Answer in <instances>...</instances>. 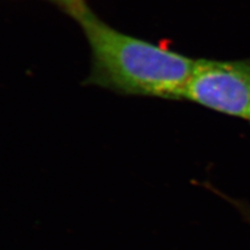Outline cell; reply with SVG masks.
Returning <instances> with one entry per match:
<instances>
[{"label": "cell", "mask_w": 250, "mask_h": 250, "mask_svg": "<svg viewBox=\"0 0 250 250\" xmlns=\"http://www.w3.org/2000/svg\"><path fill=\"white\" fill-rule=\"evenodd\" d=\"M183 100L250 122V62L196 60Z\"/></svg>", "instance_id": "2"}, {"label": "cell", "mask_w": 250, "mask_h": 250, "mask_svg": "<svg viewBox=\"0 0 250 250\" xmlns=\"http://www.w3.org/2000/svg\"><path fill=\"white\" fill-rule=\"evenodd\" d=\"M48 1L58 5L61 10L69 15L83 0H48Z\"/></svg>", "instance_id": "3"}, {"label": "cell", "mask_w": 250, "mask_h": 250, "mask_svg": "<svg viewBox=\"0 0 250 250\" xmlns=\"http://www.w3.org/2000/svg\"><path fill=\"white\" fill-rule=\"evenodd\" d=\"M69 15L90 46L92 68L85 84L122 95L183 100L196 60L112 27L85 0Z\"/></svg>", "instance_id": "1"}]
</instances>
